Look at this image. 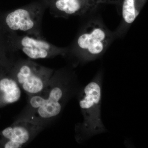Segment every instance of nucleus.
Masks as SVG:
<instances>
[{"instance_id":"10","label":"nucleus","mask_w":148,"mask_h":148,"mask_svg":"<svg viewBox=\"0 0 148 148\" xmlns=\"http://www.w3.org/2000/svg\"><path fill=\"white\" fill-rule=\"evenodd\" d=\"M21 88L14 78H4L0 80L1 99L5 104L17 102L21 98Z\"/></svg>"},{"instance_id":"6","label":"nucleus","mask_w":148,"mask_h":148,"mask_svg":"<svg viewBox=\"0 0 148 148\" xmlns=\"http://www.w3.org/2000/svg\"><path fill=\"white\" fill-rule=\"evenodd\" d=\"M60 16H86L93 13L101 5L99 0H48Z\"/></svg>"},{"instance_id":"3","label":"nucleus","mask_w":148,"mask_h":148,"mask_svg":"<svg viewBox=\"0 0 148 148\" xmlns=\"http://www.w3.org/2000/svg\"><path fill=\"white\" fill-rule=\"evenodd\" d=\"M73 81L67 75L56 74L40 93L30 96L29 106L36 116L45 120L58 116L69 98L76 92Z\"/></svg>"},{"instance_id":"4","label":"nucleus","mask_w":148,"mask_h":148,"mask_svg":"<svg viewBox=\"0 0 148 148\" xmlns=\"http://www.w3.org/2000/svg\"><path fill=\"white\" fill-rule=\"evenodd\" d=\"M53 71L32 62L22 63L16 68L14 78L28 95L40 93L50 82Z\"/></svg>"},{"instance_id":"2","label":"nucleus","mask_w":148,"mask_h":148,"mask_svg":"<svg viewBox=\"0 0 148 148\" xmlns=\"http://www.w3.org/2000/svg\"><path fill=\"white\" fill-rule=\"evenodd\" d=\"M103 70L95 77L79 93L78 101L83 121L77 127V140L82 142L94 135L103 133L106 129L101 119Z\"/></svg>"},{"instance_id":"1","label":"nucleus","mask_w":148,"mask_h":148,"mask_svg":"<svg viewBox=\"0 0 148 148\" xmlns=\"http://www.w3.org/2000/svg\"><path fill=\"white\" fill-rule=\"evenodd\" d=\"M116 38L100 17L89 18L83 24L75 40L73 52L78 64L101 58Z\"/></svg>"},{"instance_id":"11","label":"nucleus","mask_w":148,"mask_h":148,"mask_svg":"<svg viewBox=\"0 0 148 148\" xmlns=\"http://www.w3.org/2000/svg\"><path fill=\"white\" fill-rule=\"evenodd\" d=\"M122 0H99L101 4H109L118 5Z\"/></svg>"},{"instance_id":"5","label":"nucleus","mask_w":148,"mask_h":148,"mask_svg":"<svg viewBox=\"0 0 148 148\" xmlns=\"http://www.w3.org/2000/svg\"><path fill=\"white\" fill-rule=\"evenodd\" d=\"M38 130V125L30 121L16 122L2 131V135L6 140L4 147H22L32 140Z\"/></svg>"},{"instance_id":"8","label":"nucleus","mask_w":148,"mask_h":148,"mask_svg":"<svg viewBox=\"0 0 148 148\" xmlns=\"http://www.w3.org/2000/svg\"><path fill=\"white\" fill-rule=\"evenodd\" d=\"M147 0H122L118 5L120 7L121 19L114 31L116 38L125 36L131 24L135 21Z\"/></svg>"},{"instance_id":"9","label":"nucleus","mask_w":148,"mask_h":148,"mask_svg":"<svg viewBox=\"0 0 148 148\" xmlns=\"http://www.w3.org/2000/svg\"><path fill=\"white\" fill-rule=\"evenodd\" d=\"M29 8H19L9 14L6 23L13 31L27 32L32 30L36 24L34 12Z\"/></svg>"},{"instance_id":"7","label":"nucleus","mask_w":148,"mask_h":148,"mask_svg":"<svg viewBox=\"0 0 148 148\" xmlns=\"http://www.w3.org/2000/svg\"><path fill=\"white\" fill-rule=\"evenodd\" d=\"M21 50L28 57L33 59L50 58L56 56L66 55V48L54 46L49 43L29 36H24L20 41Z\"/></svg>"}]
</instances>
